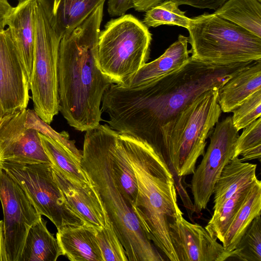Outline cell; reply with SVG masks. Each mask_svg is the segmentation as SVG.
I'll return each instance as SVG.
<instances>
[{
  "label": "cell",
  "instance_id": "cell-1",
  "mask_svg": "<svg viewBox=\"0 0 261 261\" xmlns=\"http://www.w3.org/2000/svg\"><path fill=\"white\" fill-rule=\"evenodd\" d=\"M252 62L214 65L190 57L180 69L153 82L135 87L112 84L101 110L109 115L112 128L162 154V135L185 107L205 91L219 89Z\"/></svg>",
  "mask_w": 261,
  "mask_h": 261
},
{
  "label": "cell",
  "instance_id": "cell-2",
  "mask_svg": "<svg viewBox=\"0 0 261 261\" xmlns=\"http://www.w3.org/2000/svg\"><path fill=\"white\" fill-rule=\"evenodd\" d=\"M104 3L61 38L58 83L59 111L68 124L86 132L100 124L103 94L113 82L97 62L98 36Z\"/></svg>",
  "mask_w": 261,
  "mask_h": 261
},
{
  "label": "cell",
  "instance_id": "cell-3",
  "mask_svg": "<svg viewBox=\"0 0 261 261\" xmlns=\"http://www.w3.org/2000/svg\"><path fill=\"white\" fill-rule=\"evenodd\" d=\"M121 139L137 181L132 209L153 245L167 260L178 261L170 238L169 225L183 213L177 203L172 172L163 155L146 142L122 133Z\"/></svg>",
  "mask_w": 261,
  "mask_h": 261
},
{
  "label": "cell",
  "instance_id": "cell-4",
  "mask_svg": "<svg viewBox=\"0 0 261 261\" xmlns=\"http://www.w3.org/2000/svg\"><path fill=\"white\" fill-rule=\"evenodd\" d=\"M81 165L98 193L128 261L164 260L122 193L101 125L86 132Z\"/></svg>",
  "mask_w": 261,
  "mask_h": 261
},
{
  "label": "cell",
  "instance_id": "cell-5",
  "mask_svg": "<svg viewBox=\"0 0 261 261\" xmlns=\"http://www.w3.org/2000/svg\"><path fill=\"white\" fill-rule=\"evenodd\" d=\"M218 89L205 91L186 106L162 135V154L179 177L192 174L205 153L206 139L222 113Z\"/></svg>",
  "mask_w": 261,
  "mask_h": 261
},
{
  "label": "cell",
  "instance_id": "cell-6",
  "mask_svg": "<svg viewBox=\"0 0 261 261\" xmlns=\"http://www.w3.org/2000/svg\"><path fill=\"white\" fill-rule=\"evenodd\" d=\"M187 30L193 59L214 65L261 60V38L214 13L191 18Z\"/></svg>",
  "mask_w": 261,
  "mask_h": 261
},
{
  "label": "cell",
  "instance_id": "cell-7",
  "mask_svg": "<svg viewBox=\"0 0 261 261\" xmlns=\"http://www.w3.org/2000/svg\"><path fill=\"white\" fill-rule=\"evenodd\" d=\"M151 40L148 27L134 16L111 19L99 34L98 66L114 84H122L146 63Z\"/></svg>",
  "mask_w": 261,
  "mask_h": 261
},
{
  "label": "cell",
  "instance_id": "cell-8",
  "mask_svg": "<svg viewBox=\"0 0 261 261\" xmlns=\"http://www.w3.org/2000/svg\"><path fill=\"white\" fill-rule=\"evenodd\" d=\"M61 39L37 0L34 58L29 88L34 110L48 124L59 112L58 64Z\"/></svg>",
  "mask_w": 261,
  "mask_h": 261
},
{
  "label": "cell",
  "instance_id": "cell-9",
  "mask_svg": "<svg viewBox=\"0 0 261 261\" xmlns=\"http://www.w3.org/2000/svg\"><path fill=\"white\" fill-rule=\"evenodd\" d=\"M0 167L20 186L38 213L48 218L57 230L85 224L63 195L54 179L51 164L2 161Z\"/></svg>",
  "mask_w": 261,
  "mask_h": 261
},
{
  "label": "cell",
  "instance_id": "cell-10",
  "mask_svg": "<svg viewBox=\"0 0 261 261\" xmlns=\"http://www.w3.org/2000/svg\"><path fill=\"white\" fill-rule=\"evenodd\" d=\"M239 131L229 116L216 124L202 160L192 174L191 190L194 211L205 210L213 194L215 185L223 168L232 159Z\"/></svg>",
  "mask_w": 261,
  "mask_h": 261
},
{
  "label": "cell",
  "instance_id": "cell-11",
  "mask_svg": "<svg viewBox=\"0 0 261 261\" xmlns=\"http://www.w3.org/2000/svg\"><path fill=\"white\" fill-rule=\"evenodd\" d=\"M0 201L8 261H20L29 231L42 216L20 186L3 169Z\"/></svg>",
  "mask_w": 261,
  "mask_h": 261
},
{
  "label": "cell",
  "instance_id": "cell-12",
  "mask_svg": "<svg viewBox=\"0 0 261 261\" xmlns=\"http://www.w3.org/2000/svg\"><path fill=\"white\" fill-rule=\"evenodd\" d=\"M27 109L5 114L0 123V161L51 164L39 132L25 125Z\"/></svg>",
  "mask_w": 261,
  "mask_h": 261
},
{
  "label": "cell",
  "instance_id": "cell-13",
  "mask_svg": "<svg viewBox=\"0 0 261 261\" xmlns=\"http://www.w3.org/2000/svg\"><path fill=\"white\" fill-rule=\"evenodd\" d=\"M29 84L8 28L0 31V103L4 115L27 109Z\"/></svg>",
  "mask_w": 261,
  "mask_h": 261
},
{
  "label": "cell",
  "instance_id": "cell-14",
  "mask_svg": "<svg viewBox=\"0 0 261 261\" xmlns=\"http://www.w3.org/2000/svg\"><path fill=\"white\" fill-rule=\"evenodd\" d=\"M169 236L178 261H223L228 253L202 226L179 215L169 225Z\"/></svg>",
  "mask_w": 261,
  "mask_h": 261
},
{
  "label": "cell",
  "instance_id": "cell-15",
  "mask_svg": "<svg viewBox=\"0 0 261 261\" xmlns=\"http://www.w3.org/2000/svg\"><path fill=\"white\" fill-rule=\"evenodd\" d=\"M54 179L66 200L84 220L85 224L102 228L107 213L91 183L79 182L65 175L51 165Z\"/></svg>",
  "mask_w": 261,
  "mask_h": 261
},
{
  "label": "cell",
  "instance_id": "cell-16",
  "mask_svg": "<svg viewBox=\"0 0 261 261\" xmlns=\"http://www.w3.org/2000/svg\"><path fill=\"white\" fill-rule=\"evenodd\" d=\"M36 3L37 0H19L6 20V25L24 67L29 84L34 63Z\"/></svg>",
  "mask_w": 261,
  "mask_h": 261
},
{
  "label": "cell",
  "instance_id": "cell-17",
  "mask_svg": "<svg viewBox=\"0 0 261 261\" xmlns=\"http://www.w3.org/2000/svg\"><path fill=\"white\" fill-rule=\"evenodd\" d=\"M188 37L179 35L177 40L154 60L144 64L135 73L119 85L135 87L153 82L176 71L190 59Z\"/></svg>",
  "mask_w": 261,
  "mask_h": 261
},
{
  "label": "cell",
  "instance_id": "cell-18",
  "mask_svg": "<svg viewBox=\"0 0 261 261\" xmlns=\"http://www.w3.org/2000/svg\"><path fill=\"white\" fill-rule=\"evenodd\" d=\"M51 26L62 38L81 24L106 0H37Z\"/></svg>",
  "mask_w": 261,
  "mask_h": 261
},
{
  "label": "cell",
  "instance_id": "cell-19",
  "mask_svg": "<svg viewBox=\"0 0 261 261\" xmlns=\"http://www.w3.org/2000/svg\"><path fill=\"white\" fill-rule=\"evenodd\" d=\"M96 229L83 224L63 227L57 239L63 252L71 261H103L96 237Z\"/></svg>",
  "mask_w": 261,
  "mask_h": 261
},
{
  "label": "cell",
  "instance_id": "cell-20",
  "mask_svg": "<svg viewBox=\"0 0 261 261\" xmlns=\"http://www.w3.org/2000/svg\"><path fill=\"white\" fill-rule=\"evenodd\" d=\"M261 89V60L252 62L218 89L222 112H231L249 96Z\"/></svg>",
  "mask_w": 261,
  "mask_h": 261
},
{
  "label": "cell",
  "instance_id": "cell-21",
  "mask_svg": "<svg viewBox=\"0 0 261 261\" xmlns=\"http://www.w3.org/2000/svg\"><path fill=\"white\" fill-rule=\"evenodd\" d=\"M256 164L242 162L239 158L232 159L223 168L214 189L215 210L244 186L253 182Z\"/></svg>",
  "mask_w": 261,
  "mask_h": 261
},
{
  "label": "cell",
  "instance_id": "cell-22",
  "mask_svg": "<svg viewBox=\"0 0 261 261\" xmlns=\"http://www.w3.org/2000/svg\"><path fill=\"white\" fill-rule=\"evenodd\" d=\"M260 215L261 182L257 178L224 236L222 245L228 258L253 219Z\"/></svg>",
  "mask_w": 261,
  "mask_h": 261
},
{
  "label": "cell",
  "instance_id": "cell-23",
  "mask_svg": "<svg viewBox=\"0 0 261 261\" xmlns=\"http://www.w3.org/2000/svg\"><path fill=\"white\" fill-rule=\"evenodd\" d=\"M41 218L30 229L20 261H56L63 252Z\"/></svg>",
  "mask_w": 261,
  "mask_h": 261
},
{
  "label": "cell",
  "instance_id": "cell-24",
  "mask_svg": "<svg viewBox=\"0 0 261 261\" xmlns=\"http://www.w3.org/2000/svg\"><path fill=\"white\" fill-rule=\"evenodd\" d=\"M261 38V2L227 0L214 13Z\"/></svg>",
  "mask_w": 261,
  "mask_h": 261
},
{
  "label": "cell",
  "instance_id": "cell-25",
  "mask_svg": "<svg viewBox=\"0 0 261 261\" xmlns=\"http://www.w3.org/2000/svg\"><path fill=\"white\" fill-rule=\"evenodd\" d=\"M39 135L45 152L53 166L77 182L90 183L80 160L60 142L40 133Z\"/></svg>",
  "mask_w": 261,
  "mask_h": 261
},
{
  "label": "cell",
  "instance_id": "cell-26",
  "mask_svg": "<svg viewBox=\"0 0 261 261\" xmlns=\"http://www.w3.org/2000/svg\"><path fill=\"white\" fill-rule=\"evenodd\" d=\"M255 180L241 188L220 206L214 210L212 217L205 228L221 243L226 230L243 204Z\"/></svg>",
  "mask_w": 261,
  "mask_h": 261
},
{
  "label": "cell",
  "instance_id": "cell-27",
  "mask_svg": "<svg viewBox=\"0 0 261 261\" xmlns=\"http://www.w3.org/2000/svg\"><path fill=\"white\" fill-rule=\"evenodd\" d=\"M173 0L163 1L147 10L143 22L147 27L177 25L188 29L191 18L185 15Z\"/></svg>",
  "mask_w": 261,
  "mask_h": 261
},
{
  "label": "cell",
  "instance_id": "cell-28",
  "mask_svg": "<svg viewBox=\"0 0 261 261\" xmlns=\"http://www.w3.org/2000/svg\"><path fill=\"white\" fill-rule=\"evenodd\" d=\"M242 162L261 158V117L243 128L235 143L232 159Z\"/></svg>",
  "mask_w": 261,
  "mask_h": 261
},
{
  "label": "cell",
  "instance_id": "cell-29",
  "mask_svg": "<svg viewBox=\"0 0 261 261\" xmlns=\"http://www.w3.org/2000/svg\"><path fill=\"white\" fill-rule=\"evenodd\" d=\"M229 257L243 261H261L260 215L253 219L230 252Z\"/></svg>",
  "mask_w": 261,
  "mask_h": 261
},
{
  "label": "cell",
  "instance_id": "cell-30",
  "mask_svg": "<svg viewBox=\"0 0 261 261\" xmlns=\"http://www.w3.org/2000/svg\"><path fill=\"white\" fill-rule=\"evenodd\" d=\"M96 237L103 261H128L125 250L108 215L105 226L96 229Z\"/></svg>",
  "mask_w": 261,
  "mask_h": 261
},
{
  "label": "cell",
  "instance_id": "cell-31",
  "mask_svg": "<svg viewBox=\"0 0 261 261\" xmlns=\"http://www.w3.org/2000/svg\"><path fill=\"white\" fill-rule=\"evenodd\" d=\"M25 125L37 129L40 133L60 142L67 148L80 161L82 158V151L78 149L75 141L70 140L66 132L58 133L54 130L47 123L43 121L34 110H27Z\"/></svg>",
  "mask_w": 261,
  "mask_h": 261
},
{
  "label": "cell",
  "instance_id": "cell-32",
  "mask_svg": "<svg viewBox=\"0 0 261 261\" xmlns=\"http://www.w3.org/2000/svg\"><path fill=\"white\" fill-rule=\"evenodd\" d=\"M231 112L233 124L238 131L261 117V89L249 96Z\"/></svg>",
  "mask_w": 261,
  "mask_h": 261
},
{
  "label": "cell",
  "instance_id": "cell-33",
  "mask_svg": "<svg viewBox=\"0 0 261 261\" xmlns=\"http://www.w3.org/2000/svg\"><path fill=\"white\" fill-rule=\"evenodd\" d=\"M178 6L188 5L198 9H208L216 11L227 0H173Z\"/></svg>",
  "mask_w": 261,
  "mask_h": 261
},
{
  "label": "cell",
  "instance_id": "cell-34",
  "mask_svg": "<svg viewBox=\"0 0 261 261\" xmlns=\"http://www.w3.org/2000/svg\"><path fill=\"white\" fill-rule=\"evenodd\" d=\"M132 8L130 0H109L108 12L112 16H120L125 14Z\"/></svg>",
  "mask_w": 261,
  "mask_h": 261
},
{
  "label": "cell",
  "instance_id": "cell-35",
  "mask_svg": "<svg viewBox=\"0 0 261 261\" xmlns=\"http://www.w3.org/2000/svg\"><path fill=\"white\" fill-rule=\"evenodd\" d=\"M164 0H130L132 8L138 12L147 10L162 2Z\"/></svg>",
  "mask_w": 261,
  "mask_h": 261
},
{
  "label": "cell",
  "instance_id": "cell-36",
  "mask_svg": "<svg viewBox=\"0 0 261 261\" xmlns=\"http://www.w3.org/2000/svg\"><path fill=\"white\" fill-rule=\"evenodd\" d=\"M12 8L8 0H0V31L5 29L7 17Z\"/></svg>",
  "mask_w": 261,
  "mask_h": 261
},
{
  "label": "cell",
  "instance_id": "cell-37",
  "mask_svg": "<svg viewBox=\"0 0 261 261\" xmlns=\"http://www.w3.org/2000/svg\"><path fill=\"white\" fill-rule=\"evenodd\" d=\"M0 261H8L3 220H0Z\"/></svg>",
  "mask_w": 261,
  "mask_h": 261
},
{
  "label": "cell",
  "instance_id": "cell-38",
  "mask_svg": "<svg viewBox=\"0 0 261 261\" xmlns=\"http://www.w3.org/2000/svg\"><path fill=\"white\" fill-rule=\"evenodd\" d=\"M4 115V113L2 107L0 103V123H1V121Z\"/></svg>",
  "mask_w": 261,
  "mask_h": 261
},
{
  "label": "cell",
  "instance_id": "cell-39",
  "mask_svg": "<svg viewBox=\"0 0 261 261\" xmlns=\"http://www.w3.org/2000/svg\"><path fill=\"white\" fill-rule=\"evenodd\" d=\"M2 171V169L1 168V167H0V172Z\"/></svg>",
  "mask_w": 261,
  "mask_h": 261
},
{
  "label": "cell",
  "instance_id": "cell-40",
  "mask_svg": "<svg viewBox=\"0 0 261 261\" xmlns=\"http://www.w3.org/2000/svg\"><path fill=\"white\" fill-rule=\"evenodd\" d=\"M258 2H261V0H257Z\"/></svg>",
  "mask_w": 261,
  "mask_h": 261
}]
</instances>
